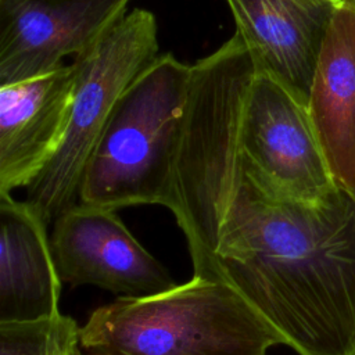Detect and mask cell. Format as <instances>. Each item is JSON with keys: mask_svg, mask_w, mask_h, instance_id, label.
<instances>
[{"mask_svg": "<svg viewBox=\"0 0 355 355\" xmlns=\"http://www.w3.org/2000/svg\"><path fill=\"white\" fill-rule=\"evenodd\" d=\"M308 111L334 183L355 200V6L344 3L326 35Z\"/></svg>", "mask_w": 355, "mask_h": 355, "instance_id": "10", "label": "cell"}, {"mask_svg": "<svg viewBox=\"0 0 355 355\" xmlns=\"http://www.w3.org/2000/svg\"><path fill=\"white\" fill-rule=\"evenodd\" d=\"M236 139L247 173L273 196L313 202L340 189L308 104L257 68L243 92Z\"/></svg>", "mask_w": 355, "mask_h": 355, "instance_id": "5", "label": "cell"}, {"mask_svg": "<svg viewBox=\"0 0 355 355\" xmlns=\"http://www.w3.org/2000/svg\"><path fill=\"white\" fill-rule=\"evenodd\" d=\"M247 73L191 75L166 208L194 275L233 287L298 355H355V200L273 196L245 171L237 118Z\"/></svg>", "mask_w": 355, "mask_h": 355, "instance_id": "1", "label": "cell"}, {"mask_svg": "<svg viewBox=\"0 0 355 355\" xmlns=\"http://www.w3.org/2000/svg\"><path fill=\"white\" fill-rule=\"evenodd\" d=\"M255 68L308 104L320 51L344 0H226Z\"/></svg>", "mask_w": 355, "mask_h": 355, "instance_id": "8", "label": "cell"}, {"mask_svg": "<svg viewBox=\"0 0 355 355\" xmlns=\"http://www.w3.org/2000/svg\"><path fill=\"white\" fill-rule=\"evenodd\" d=\"M345 3H349V4H354L355 6V0H344Z\"/></svg>", "mask_w": 355, "mask_h": 355, "instance_id": "13", "label": "cell"}, {"mask_svg": "<svg viewBox=\"0 0 355 355\" xmlns=\"http://www.w3.org/2000/svg\"><path fill=\"white\" fill-rule=\"evenodd\" d=\"M284 340L229 284L194 275L148 297H118L80 327L85 355H268Z\"/></svg>", "mask_w": 355, "mask_h": 355, "instance_id": "2", "label": "cell"}, {"mask_svg": "<svg viewBox=\"0 0 355 355\" xmlns=\"http://www.w3.org/2000/svg\"><path fill=\"white\" fill-rule=\"evenodd\" d=\"M155 15L135 8L73 58L67 129L55 154L25 189V201L49 225L79 202L86 164L125 89L158 58Z\"/></svg>", "mask_w": 355, "mask_h": 355, "instance_id": "4", "label": "cell"}, {"mask_svg": "<svg viewBox=\"0 0 355 355\" xmlns=\"http://www.w3.org/2000/svg\"><path fill=\"white\" fill-rule=\"evenodd\" d=\"M75 83L72 64L0 86V196L26 189L64 137Z\"/></svg>", "mask_w": 355, "mask_h": 355, "instance_id": "9", "label": "cell"}, {"mask_svg": "<svg viewBox=\"0 0 355 355\" xmlns=\"http://www.w3.org/2000/svg\"><path fill=\"white\" fill-rule=\"evenodd\" d=\"M61 283L44 219L25 200L0 196V322L58 313Z\"/></svg>", "mask_w": 355, "mask_h": 355, "instance_id": "11", "label": "cell"}, {"mask_svg": "<svg viewBox=\"0 0 355 355\" xmlns=\"http://www.w3.org/2000/svg\"><path fill=\"white\" fill-rule=\"evenodd\" d=\"M80 327L61 312L25 322H0V355H80Z\"/></svg>", "mask_w": 355, "mask_h": 355, "instance_id": "12", "label": "cell"}, {"mask_svg": "<svg viewBox=\"0 0 355 355\" xmlns=\"http://www.w3.org/2000/svg\"><path fill=\"white\" fill-rule=\"evenodd\" d=\"M50 243L60 279L71 286L92 284L133 298L176 286L116 211L78 202L54 220Z\"/></svg>", "mask_w": 355, "mask_h": 355, "instance_id": "6", "label": "cell"}, {"mask_svg": "<svg viewBox=\"0 0 355 355\" xmlns=\"http://www.w3.org/2000/svg\"><path fill=\"white\" fill-rule=\"evenodd\" d=\"M190 79L191 65L166 53L125 89L86 164L80 204L166 207Z\"/></svg>", "mask_w": 355, "mask_h": 355, "instance_id": "3", "label": "cell"}, {"mask_svg": "<svg viewBox=\"0 0 355 355\" xmlns=\"http://www.w3.org/2000/svg\"><path fill=\"white\" fill-rule=\"evenodd\" d=\"M130 0H0V86L49 73L94 46Z\"/></svg>", "mask_w": 355, "mask_h": 355, "instance_id": "7", "label": "cell"}]
</instances>
